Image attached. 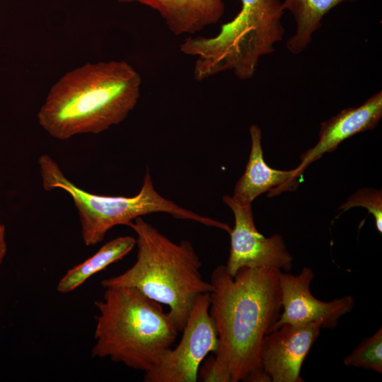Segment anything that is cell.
Listing matches in <instances>:
<instances>
[{
	"label": "cell",
	"instance_id": "cell-20",
	"mask_svg": "<svg viewBox=\"0 0 382 382\" xmlns=\"http://www.w3.org/2000/svg\"><path fill=\"white\" fill-rule=\"evenodd\" d=\"M244 381L249 382H270L272 379L269 374L262 369L260 368L251 372Z\"/></svg>",
	"mask_w": 382,
	"mask_h": 382
},
{
	"label": "cell",
	"instance_id": "cell-19",
	"mask_svg": "<svg viewBox=\"0 0 382 382\" xmlns=\"http://www.w3.org/2000/svg\"><path fill=\"white\" fill-rule=\"evenodd\" d=\"M202 8L216 23L223 16L224 4L222 0H193Z\"/></svg>",
	"mask_w": 382,
	"mask_h": 382
},
{
	"label": "cell",
	"instance_id": "cell-7",
	"mask_svg": "<svg viewBox=\"0 0 382 382\" xmlns=\"http://www.w3.org/2000/svg\"><path fill=\"white\" fill-rule=\"evenodd\" d=\"M209 306V293L196 299L179 344L169 349L151 369L145 372V382L197 381L201 364L210 352H216L219 345Z\"/></svg>",
	"mask_w": 382,
	"mask_h": 382
},
{
	"label": "cell",
	"instance_id": "cell-21",
	"mask_svg": "<svg viewBox=\"0 0 382 382\" xmlns=\"http://www.w3.org/2000/svg\"><path fill=\"white\" fill-rule=\"evenodd\" d=\"M7 242L6 238V227L0 224V267L7 253Z\"/></svg>",
	"mask_w": 382,
	"mask_h": 382
},
{
	"label": "cell",
	"instance_id": "cell-3",
	"mask_svg": "<svg viewBox=\"0 0 382 382\" xmlns=\"http://www.w3.org/2000/svg\"><path fill=\"white\" fill-rule=\"evenodd\" d=\"M128 226L137 235V260L124 272L103 279L101 286L134 288L167 306L181 332L196 299L212 290L201 274L199 256L190 241L175 243L142 217Z\"/></svg>",
	"mask_w": 382,
	"mask_h": 382
},
{
	"label": "cell",
	"instance_id": "cell-1",
	"mask_svg": "<svg viewBox=\"0 0 382 382\" xmlns=\"http://www.w3.org/2000/svg\"><path fill=\"white\" fill-rule=\"evenodd\" d=\"M282 272L273 267H243L232 276L221 265L212 272L209 313L219 340L214 361L231 382L245 381L251 372L262 368V343L282 308Z\"/></svg>",
	"mask_w": 382,
	"mask_h": 382
},
{
	"label": "cell",
	"instance_id": "cell-10",
	"mask_svg": "<svg viewBox=\"0 0 382 382\" xmlns=\"http://www.w3.org/2000/svg\"><path fill=\"white\" fill-rule=\"evenodd\" d=\"M322 328L319 323L283 324L265 335L260 363L272 382H302L301 369Z\"/></svg>",
	"mask_w": 382,
	"mask_h": 382
},
{
	"label": "cell",
	"instance_id": "cell-4",
	"mask_svg": "<svg viewBox=\"0 0 382 382\" xmlns=\"http://www.w3.org/2000/svg\"><path fill=\"white\" fill-rule=\"evenodd\" d=\"M95 302L93 358H108L146 372L151 369L176 340L177 330L162 304L134 288H104Z\"/></svg>",
	"mask_w": 382,
	"mask_h": 382
},
{
	"label": "cell",
	"instance_id": "cell-13",
	"mask_svg": "<svg viewBox=\"0 0 382 382\" xmlns=\"http://www.w3.org/2000/svg\"><path fill=\"white\" fill-rule=\"evenodd\" d=\"M136 245V238L119 236L103 245L93 255L69 269L59 279L57 291L69 294L96 274L127 255Z\"/></svg>",
	"mask_w": 382,
	"mask_h": 382
},
{
	"label": "cell",
	"instance_id": "cell-2",
	"mask_svg": "<svg viewBox=\"0 0 382 382\" xmlns=\"http://www.w3.org/2000/svg\"><path fill=\"white\" fill-rule=\"evenodd\" d=\"M141 78L125 61L87 63L50 88L37 117L52 137L98 134L122 122L140 97Z\"/></svg>",
	"mask_w": 382,
	"mask_h": 382
},
{
	"label": "cell",
	"instance_id": "cell-6",
	"mask_svg": "<svg viewBox=\"0 0 382 382\" xmlns=\"http://www.w3.org/2000/svg\"><path fill=\"white\" fill-rule=\"evenodd\" d=\"M37 164L42 187L46 191L62 189L71 197L79 217L81 238L86 246L102 242L107 233L116 226H128L138 217L157 212L228 233L231 229L226 223L183 208L161 195L154 186L149 168L139 192L125 197L96 195L79 187L64 175L58 163L48 154L41 155Z\"/></svg>",
	"mask_w": 382,
	"mask_h": 382
},
{
	"label": "cell",
	"instance_id": "cell-9",
	"mask_svg": "<svg viewBox=\"0 0 382 382\" xmlns=\"http://www.w3.org/2000/svg\"><path fill=\"white\" fill-rule=\"evenodd\" d=\"M313 277V272L307 267H303L296 275L283 271L280 273L283 312L273 330L283 324L301 325L311 323H319L322 328H334L340 317L351 312L354 301L350 295L328 302L314 297L310 291Z\"/></svg>",
	"mask_w": 382,
	"mask_h": 382
},
{
	"label": "cell",
	"instance_id": "cell-15",
	"mask_svg": "<svg viewBox=\"0 0 382 382\" xmlns=\"http://www.w3.org/2000/svg\"><path fill=\"white\" fill-rule=\"evenodd\" d=\"M138 2L157 11L175 35L194 34L214 24L209 15L193 0H117Z\"/></svg>",
	"mask_w": 382,
	"mask_h": 382
},
{
	"label": "cell",
	"instance_id": "cell-11",
	"mask_svg": "<svg viewBox=\"0 0 382 382\" xmlns=\"http://www.w3.org/2000/svg\"><path fill=\"white\" fill-rule=\"evenodd\" d=\"M381 117L382 92L380 91L361 105L344 109L323 122L318 142L301 156V162L295 168L298 176L323 154L335 151L345 139L359 132L374 129Z\"/></svg>",
	"mask_w": 382,
	"mask_h": 382
},
{
	"label": "cell",
	"instance_id": "cell-5",
	"mask_svg": "<svg viewBox=\"0 0 382 382\" xmlns=\"http://www.w3.org/2000/svg\"><path fill=\"white\" fill-rule=\"evenodd\" d=\"M238 14L213 37H189L180 45L186 55L196 57L194 77L203 81L224 71L241 79L253 77L259 60L282 40L284 13L280 0H241Z\"/></svg>",
	"mask_w": 382,
	"mask_h": 382
},
{
	"label": "cell",
	"instance_id": "cell-16",
	"mask_svg": "<svg viewBox=\"0 0 382 382\" xmlns=\"http://www.w3.org/2000/svg\"><path fill=\"white\" fill-rule=\"evenodd\" d=\"M347 366L371 369L382 373V328L371 337L364 340L344 359Z\"/></svg>",
	"mask_w": 382,
	"mask_h": 382
},
{
	"label": "cell",
	"instance_id": "cell-8",
	"mask_svg": "<svg viewBox=\"0 0 382 382\" xmlns=\"http://www.w3.org/2000/svg\"><path fill=\"white\" fill-rule=\"evenodd\" d=\"M224 202L234 216V226L229 233L231 246L225 265L231 275L243 267H273L288 272L293 257L286 250L283 237L274 234L265 237L257 229L251 204H241L224 195Z\"/></svg>",
	"mask_w": 382,
	"mask_h": 382
},
{
	"label": "cell",
	"instance_id": "cell-12",
	"mask_svg": "<svg viewBox=\"0 0 382 382\" xmlns=\"http://www.w3.org/2000/svg\"><path fill=\"white\" fill-rule=\"evenodd\" d=\"M251 149L243 175L237 181L231 197L241 204H251L259 195L269 192L273 197L280 192L294 190L298 186L296 169L277 170L264 160L261 145L262 132L256 125L249 129Z\"/></svg>",
	"mask_w": 382,
	"mask_h": 382
},
{
	"label": "cell",
	"instance_id": "cell-17",
	"mask_svg": "<svg viewBox=\"0 0 382 382\" xmlns=\"http://www.w3.org/2000/svg\"><path fill=\"white\" fill-rule=\"evenodd\" d=\"M355 207L366 208L375 219L378 231L382 233V192L370 187L356 191L343 203L338 210L342 213Z\"/></svg>",
	"mask_w": 382,
	"mask_h": 382
},
{
	"label": "cell",
	"instance_id": "cell-18",
	"mask_svg": "<svg viewBox=\"0 0 382 382\" xmlns=\"http://www.w3.org/2000/svg\"><path fill=\"white\" fill-rule=\"evenodd\" d=\"M199 368L198 376L204 382H231L229 376L215 363L214 357L204 360Z\"/></svg>",
	"mask_w": 382,
	"mask_h": 382
},
{
	"label": "cell",
	"instance_id": "cell-14",
	"mask_svg": "<svg viewBox=\"0 0 382 382\" xmlns=\"http://www.w3.org/2000/svg\"><path fill=\"white\" fill-rule=\"evenodd\" d=\"M356 0H284L283 10L294 16L296 22L295 34L286 42V48L292 54H299L311 43L313 34L320 27L324 16L344 2Z\"/></svg>",
	"mask_w": 382,
	"mask_h": 382
}]
</instances>
